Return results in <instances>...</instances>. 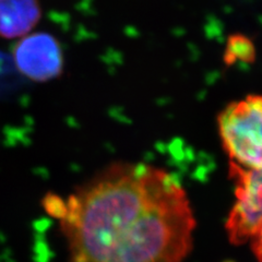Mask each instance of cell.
Instances as JSON below:
<instances>
[{"label":"cell","mask_w":262,"mask_h":262,"mask_svg":"<svg viewBox=\"0 0 262 262\" xmlns=\"http://www.w3.org/2000/svg\"><path fill=\"white\" fill-rule=\"evenodd\" d=\"M70 262H184L196 226L191 203L167 170L116 162L68 195L48 193Z\"/></svg>","instance_id":"1"},{"label":"cell","mask_w":262,"mask_h":262,"mask_svg":"<svg viewBox=\"0 0 262 262\" xmlns=\"http://www.w3.org/2000/svg\"><path fill=\"white\" fill-rule=\"evenodd\" d=\"M219 134L229 163L262 168V95H248L219 114Z\"/></svg>","instance_id":"2"},{"label":"cell","mask_w":262,"mask_h":262,"mask_svg":"<svg viewBox=\"0 0 262 262\" xmlns=\"http://www.w3.org/2000/svg\"><path fill=\"white\" fill-rule=\"evenodd\" d=\"M13 61L23 76L37 82L59 77L63 67L58 40L47 33H34L22 37L14 46Z\"/></svg>","instance_id":"3"},{"label":"cell","mask_w":262,"mask_h":262,"mask_svg":"<svg viewBox=\"0 0 262 262\" xmlns=\"http://www.w3.org/2000/svg\"><path fill=\"white\" fill-rule=\"evenodd\" d=\"M40 15L38 0H0V36L16 38L29 35Z\"/></svg>","instance_id":"4"},{"label":"cell","mask_w":262,"mask_h":262,"mask_svg":"<svg viewBox=\"0 0 262 262\" xmlns=\"http://www.w3.org/2000/svg\"><path fill=\"white\" fill-rule=\"evenodd\" d=\"M255 59V46L244 35H232L227 39L224 61L227 64L234 62H251Z\"/></svg>","instance_id":"5"},{"label":"cell","mask_w":262,"mask_h":262,"mask_svg":"<svg viewBox=\"0 0 262 262\" xmlns=\"http://www.w3.org/2000/svg\"><path fill=\"white\" fill-rule=\"evenodd\" d=\"M250 243L253 255L257 258L258 262H262V225Z\"/></svg>","instance_id":"6"}]
</instances>
